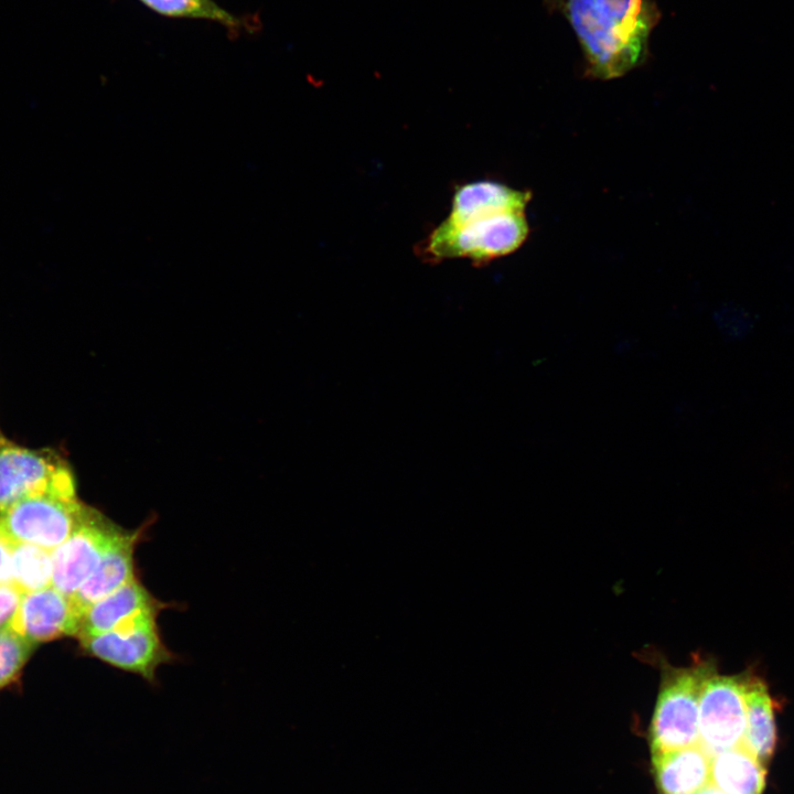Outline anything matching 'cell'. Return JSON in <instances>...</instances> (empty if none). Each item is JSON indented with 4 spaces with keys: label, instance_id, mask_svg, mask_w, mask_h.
Instances as JSON below:
<instances>
[{
    "label": "cell",
    "instance_id": "11",
    "mask_svg": "<svg viewBox=\"0 0 794 794\" xmlns=\"http://www.w3.org/2000/svg\"><path fill=\"white\" fill-rule=\"evenodd\" d=\"M143 532L144 528L122 529L105 550L94 572L73 596L83 613L88 605L136 578L135 550L142 540Z\"/></svg>",
    "mask_w": 794,
    "mask_h": 794
},
{
    "label": "cell",
    "instance_id": "18",
    "mask_svg": "<svg viewBox=\"0 0 794 794\" xmlns=\"http://www.w3.org/2000/svg\"><path fill=\"white\" fill-rule=\"evenodd\" d=\"M32 650L33 644L17 633L0 632V688L15 680Z\"/></svg>",
    "mask_w": 794,
    "mask_h": 794
},
{
    "label": "cell",
    "instance_id": "6",
    "mask_svg": "<svg viewBox=\"0 0 794 794\" xmlns=\"http://www.w3.org/2000/svg\"><path fill=\"white\" fill-rule=\"evenodd\" d=\"M745 679L719 675L708 665L699 695V745L710 757L742 744Z\"/></svg>",
    "mask_w": 794,
    "mask_h": 794
},
{
    "label": "cell",
    "instance_id": "14",
    "mask_svg": "<svg viewBox=\"0 0 794 794\" xmlns=\"http://www.w3.org/2000/svg\"><path fill=\"white\" fill-rule=\"evenodd\" d=\"M152 12L169 19L206 21L223 26L232 39L261 30L256 14H235L215 0H138Z\"/></svg>",
    "mask_w": 794,
    "mask_h": 794
},
{
    "label": "cell",
    "instance_id": "10",
    "mask_svg": "<svg viewBox=\"0 0 794 794\" xmlns=\"http://www.w3.org/2000/svg\"><path fill=\"white\" fill-rule=\"evenodd\" d=\"M168 607L135 578L85 609L77 637L121 629L144 614L160 613Z\"/></svg>",
    "mask_w": 794,
    "mask_h": 794
},
{
    "label": "cell",
    "instance_id": "15",
    "mask_svg": "<svg viewBox=\"0 0 794 794\" xmlns=\"http://www.w3.org/2000/svg\"><path fill=\"white\" fill-rule=\"evenodd\" d=\"M745 731L742 744L762 764H766L776 741L773 701L759 678L745 679Z\"/></svg>",
    "mask_w": 794,
    "mask_h": 794
},
{
    "label": "cell",
    "instance_id": "13",
    "mask_svg": "<svg viewBox=\"0 0 794 794\" xmlns=\"http://www.w3.org/2000/svg\"><path fill=\"white\" fill-rule=\"evenodd\" d=\"M662 794H695L710 783V755L699 745L652 754Z\"/></svg>",
    "mask_w": 794,
    "mask_h": 794
},
{
    "label": "cell",
    "instance_id": "7",
    "mask_svg": "<svg viewBox=\"0 0 794 794\" xmlns=\"http://www.w3.org/2000/svg\"><path fill=\"white\" fill-rule=\"evenodd\" d=\"M74 483L71 469L53 451L22 447L0 434V514L23 498Z\"/></svg>",
    "mask_w": 794,
    "mask_h": 794
},
{
    "label": "cell",
    "instance_id": "19",
    "mask_svg": "<svg viewBox=\"0 0 794 794\" xmlns=\"http://www.w3.org/2000/svg\"><path fill=\"white\" fill-rule=\"evenodd\" d=\"M23 594L12 583L0 584V632L11 631Z\"/></svg>",
    "mask_w": 794,
    "mask_h": 794
},
{
    "label": "cell",
    "instance_id": "12",
    "mask_svg": "<svg viewBox=\"0 0 794 794\" xmlns=\"http://www.w3.org/2000/svg\"><path fill=\"white\" fill-rule=\"evenodd\" d=\"M530 193L495 181H475L458 186L446 221L461 223L504 212H524Z\"/></svg>",
    "mask_w": 794,
    "mask_h": 794
},
{
    "label": "cell",
    "instance_id": "8",
    "mask_svg": "<svg viewBox=\"0 0 794 794\" xmlns=\"http://www.w3.org/2000/svg\"><path fill=\"white\" fill-rule=\"evenodd\" d=\"M121 530L98 511L88 507L74 533L52 551V586L73 597Z\"/></svg>",
    "mask_w": 794,
    "mask_h": 794
},
{
    "label": "cell",
    "instance_id": "5",
    "mask_svg": "<svg viewBox=\"0 0 794 794\" xmlns=\"http://www.w3.org/2000/svg\"><path fill=\"white\" fill-rule=\"evenodd\" d=\"M158 616L148 613L121 629L81 636V646L88 655L153 683L157 669L175 659L161 639Z\"/></svg>",
    "mask_w": 794,
    "mask_h": 794
},
{
    "label": "cell",
    "instance_id": "3",
    "mask_svg": "<svg viewBox=\"0 0 794 794\" xmlns=\"http://www.w3.org/2000/svg\"><path fill=\"white\" fill-rule=\"evenodd\" d=\"M707 668L706 662L663 668L650 728L652 754L699 744V695Z\"/></svg>",
    "mask_w": 794,
    "mask_h": 794
},
{
    "label": "cell",
    "instance_id": "16",
    "mask_svg": "<svg viewBox=\"0 0 794 794\" xmlns=\"http://www.w3.org/2000/svg\"><path fill=\"white\" fill-rule=\"evenodd\" d=\"M710 783L727 794H762L765 768L738 745L710 757Z\"/></svg>",
    "mask_w": 794,
    "mask_h": 794
},
{
    "label": "cell",
    "instance_id": "9",
    "mask_svg": "<svg viewBox=\"0 0 794 794\" xmlns=\"http://www.w3.org/2000/svg\"><path fill=\"white\" fill-rule=\"evenodd\" d=\"M82 615L73 597L50 586L23 594L11 631L32 644L77 636Z\"/></svg>",
    "mask_w": 794,
    "mask_h": 794
},
{
    "label": "cell",
    "instance_id": "1",
    "mask_svg": "<svg viewBox=\"0 0 794 794\" xmlns=\"http://www.w3.org/2000/svg\"><path fill=\"white\" fill-rule=\"evenodd\" d=\"M594 78L613 79L642 65L661 19L653 0H560Z\"/></svg>",
    "mask_w": 794,
    "mask_h": 794
},
{
    "label": "cell",
    "instance_id": "2",
    "mask_svg": "<svg viewBox=\"0 0 794 794\" xmlns=\"http://www.w3.org/2000/svg\"><path fill=\"white\" fill-rule=\"evenodd\" d=\"M528 223L524 212H504L461 223L443 219L418 247L426 261L466 258L482 265L506 256L525 242Z\"/></svg>",
    "mask_w": 794,
    "mask_h": 794
},
{
    "label": "cell",
    "instance_id": "17",
    "mask_svg": "<svg viewBox=\"0 0 794 794\" xmlns=\"http://www.w3.org/2000/svg\"><path fill=\"white\" fill-rule=\"evenodd\" d=\"M10 576V582L23 593L52 586V551L30 544L15 543L11 557Z\"/></svg>",
    "mask_w": 794,
    "mask_h": 794
},
{
    "label": "cell",
    "instance_id": "4",
    "mask_svg": "<svg viewBox=\"0 0 794 794\" xmlns=\"http://www.w3.org/2000/svg\"><path fill=\"white\" fill-rule=\"evenodd\" d=\"M87 508L76 494L52 489L17 502L0 518L14 543L53 551L74 533Z\"/></svg>",
    "mask_w": 794,
    "mask_h": 794
},
{
    "label": "cell",
    "instance_id": "21",
    "mask_svg": "<svg viewBox=\"0 0 794 794\" xmlns=\"http://www.w3.org/2000/svg\"><path fill=\"white\" fill-rule=\"evenodd\" d=\"M695 794H727V793L722 792L721 790H719L711 783H708L706 786H704L701 790H699Z\"/></svg>",
    "mask_w": 794,
    "mask_h": 794
},
{
    "label": "cell",
    "instance_id": "20",
    "mask_svg": "<svg viewBox=\"0 0 794 794\" xmlns=\"http://www.w3.org/2000/svg\"><path fill=\"white\" fill-rule=\"evenodd\" d=\"M14 545L0 518V584L11 583L10 567Z\"/></svg>",
    "mask_w": 794,
    "mask_h": 794
}]
</instances>
